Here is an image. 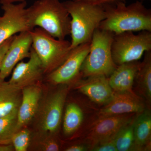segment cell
<instances>
[{
  "label": "cell",
  "mask_w": 151,
  "mask_h": 151,
  "mask_svg": "<svg viewBox=\"0 0 151 151\" xmlns=\"http://www.w3.org/2000/svg\"><path fill=\"white\" fill-rule=\"evenodd\" d=\"M114 34L98 28L93 33L89 53L81 68L84 77L102 75L108 77L117 65L112 58L111 45Z\"/></svg>",
  "instance_id": "4"
},
{
  "label": "cell",
  "mask_w": 151,
  "mask_h": 151,
  "mask_svg": "<svg viewBox=\"0 0 151 151\" xmlns=\"http://www.w3.org/2000/svg\"><path fill=\"white\" fill-rule=\"evenodd\" d=\"M14 36L9 38L7 40L5 41L4 43L0 45V68H1L4 56L5 55L7 50L8 49L10 45Z\"/></svg>",
  "instance_id": "27"
},
{
  "label": "cell",
  "mask_w": 151,
  "mask_h": 151,
  "mask_svg": "<svg viewBox=\"0 0 151 151\" xmlns=\"http://www.w3.org/2000/svg\"><path fill=\"white\" fill-rule=\"evenodd\" d=\"M27 2L3 5L0 17V45L17 34L33 29L30 22Z\"/></svg>",
  "instance_id": "7"
},
{
  "label": "cell",
  "mask_w": 151,
  "mask_h": 151,
  "mask_svg": "<svg viewBox=\"0 0 151 151\" xmlns=\"http://www.w3.org/2000/svg\"><path fill=\"white\" fill-rule=\"evenodd\" d=\"M91 145L88 143L85 144L74 145L65 149L66 151H85L90 150Z\"/></svg>",
  "instance_id": "28"
},
{
  "label": "cell",
  "mask_w": 151,
  "mask_h": 151,
  "mask_svg": "<svg viewBox=\"0 0 151 151\" xmlns=\"http://www.w3.org/2000/svg\"><path fill=\"white\" fill-rule=\"evenodd\" d=\"M29 60L27 62L19 63L12 70L9 81L11 84L21 87L33 84L42 76L44 70L42 63L32 47Z\"/></svg>",
  "instance_id": "12"
},
{
  "label": "cell",
  "mask_w": 151,
  "mask_h": 151,
  "mask_svg": "<svg viewBox=\"0 0 151 151\" xmlns=\"http://www.w3.org/2000/svg\"><path fill=\"white\" fill-rule=\"evenodd\" d=\"M42 150L46 151H59L60 146L59 144L54 139H49L42 144Z\"/></svg>",
  "instance_id": "26"
},
{
  "label": "cell",
  "mask_w": 151,
  "mask_h": 151,
  "mask_svg": "<svg viewBox=\"0 0 151 151\" xmlns=\"http://www.w3.org/2000/svg\"><path fill=\"white\" fill-rule=\"evenodd\" d=\"M41 94V89L34 84L22 88L21 102L17 113L18 130L31 121L35 115Z\"/></svg>",
  "instance_id": "15"
},
{
  "label": "cell",
  "mask_w": 151,
  "mask_h": 151,
  "mask_svg": "<svg viewBox=\"0 0 151 151\" xmlns=\"http://www.w3.org/2000/svg\"><path fill=\"white\" fill-rule=\"evenodd\" d=\"M83 2L90 4L102 6L114 5L120 2L126 3V0H74Z\"/></svg>",
  "instance_id": "25"
},
{
  "label": "cell",
  "mask_w": 151,
  "mask_h": 151,
  "mask_svg": "<svg viewBox=\"0 0 151 151\" xmlns=\"http://www.w3.org/2000/svg\"><path fill=\"white\" fill-rule=\"evenodd\" d=\"M83 120V113L77 104L70 103L66 106L63 122V130L67 135L72 134L81 126Z\"/></svg>",
  "instance_id": "20"
},
{
  "label": "cell",
  "mask_w": 151,
  "mask_h": 151,
  "mask_svg": "<svg viewBox=\"0 0 151 151\" xmlns=\"http://www.w3.org/2000/svg\"><path fill=\"white\" fill-rule=\"evenodd\" d=\"M27 0H0L1 3L2 5L6 4H14V3H22L26 1Z\"/></svg>",
  "instance_id": "30"
},
{
  "label": "cell",
  "mask_w": 151,
  "mask_h": 151,
  "mask_svg": "<svg viewBox=\"0 0 151 151\" xmlns=\"http://www.w3.org/2000/svg\"><path fill=\"white\" fill-rule=\"evenodd\" d=\"M68 90L65 86L62 87L49 98L42 118V127L44 131L54 133L59 129Z\"/></svg>",
  "instance_id": "14"
},
{
  "label": "cell",
  "mask_w": 151,
  "mask_h": 151,
  "mask_svg": "<svg viewBox=\"0 0 151 151\" xmlns=\"http://www.w3.org/2000/svg\"><path fill=\"white\" fill-rule=\"evenodd\" d=\"M134 119L132 122L122 127L113 136L117 151H133L134 146L133 121Z\"/></svg>",
  "instance_id": "22"
},
{
  "label": "cell",
  "mask_w": 151,
  "mask_h": 151,
  "mask_svg": "<svg viewBox=\"0 0 151 151\" xmlns=\"http://www.w3.org/2000/svg\"><path fill=\"white\" fill-rule=\"evenodd\" d=\"M18 109L0 117V144H11L12 138L19 130L17 128Z\"/></svg>",
  "instance_id": "21"
},
{
  "label": "cell",
  "mask_w": 151,
  "mask_h": 151,
  "mask_svg": "<svg viewBox=\"0 0 151 151\" xmlns=\"http://www.w3.org/2000/svg\"><path fill=\"white\" fill-rule=\"evenodd\" d=\"M105 18L99 26L100 29L114 34L125 32H151V10L137 1L129 5L120 2L104 6Z\"/></svg>",
  "instance_id": "1"
},
{
  "label": "cell",
  "mask_w": 151,
  "mask_h": 151,
  "mask_svg": "<svg viewBox=\"0 0 151 151\" xmlns=\"http://www.w3.org/2000/svg\"><path fill=\"white\" fill-rule=\"evenodd\" d=\"M32 47L42 63L45 72L50 73L65 61L71 50L70 42L55 38L39 27L31 31Z\"/></svg>",
  "instance_id": "5"
},
{
  "label": "cell",
  "mask_w": 151,
  "mask_h": 151,
  "mask_svg": "<svg viewBox=\"0 0 151 151\" xmlns=\"http://www.w3.org/2000/svg\"><path fill=\"white\" fill-rule=\"evenodd\" d=\"M139 1H141L142 2H143L145 1H151V0H139Z\"/></svg>",
  "instance_id": "31"
},
{
  "label": "cell",
  "mask_w": 151,
  "mask_h": 151,
  "mask_svg": "<svg viewBox=\"0 0 151 151\" xmlns=\"http://www.w3.org/2000/svg\"><path fill=\"white\" fill-rule=\"evenodd\" d=\"M145 106L139 97L129 92H114L113 98L97 113L98 118L128 113H139Z\"/></svg>",
  "instance_id": "11"
},
{
  "label": "cell",
  "mask_w": 151,
  "mask_h": 151,
  "mask_svg": "<svg viewBox=\"0 0 151 151\" xmlns=\"http://www.w3.org/2000/svg\"><path fill=\"white\" fill-rule=\"evenodd\" d=\"M22 97L21 87L0 80V117L18 109Z\"/></svg>",
  "instance_id": "18"
},
{
  "label": "cell",
  "mask_w": 151,
  "mask_h": 151,
  "mask_svg": "<svg viewBox=\"0 0 151 151\" xmlns=\"http://www.w3.org/2000/svg\"><path fill=\"white\" fill-rule=\"evenodd\" d=\"M32 46L31 31L20 32L14 36L0 68V80H4L19 61L29 57Z\"/></svg>",
  "instance_id": "9"
},
{
  "label": "cell",
  "mask_w": 151,
  "mask_h": 151,
  "mask_svg": "<svg viewBox=\"0 0 151 151\" xmlns=\"http://www.w3.org/2000/svg\"><path fill=\"white\" fill-rule=\"evenodd\" d=\"M134 146L133 151L151 150V115L150 109L137 113L133 121Z\"/></svg>",
  "instance_id": "17"
},
{
  "label": "cell",
  "mask_w": 151,
  "mask_h": 151,
  "mask_svg": "<svg viewBox=\"0 0 151 151\" xmlns=\"http://www.w3.org/2000/svg\"><path fill=\"white\" fill-rule=\"evenodd\" d=\"M31 24L37 27L55 38L65 40L70 35V15L59 0H37L28 8Z\"/></svg>",
  "instance_id": "2"
},
{
  "label": "cell",
  "mask_w": 151,
  "mask_h": 151,
  "mask_svg": "<svg viewBox=\"0 0 151 151\" xmlns=\"http://www.w3.org/2000/svg\"><path fill=\"white\" fill-rule=\"evenodd\" d=\"M90 46L89 42L72 49L65 61L49 73V81L58 85L68 84L77 80L82 76L81 66L89 53Z\"/></svg>",
  "instance_id": "8"
},
{
  "label": "cell",
  "mask_w": 151,
  "mask_h": 151,
  "mask_svg": "<svg viewBox=\"0 0 151 151\" xmlns=\"http://www.w3.org/2000/svg\"><path fill=\"white\" fill-rule=\"evenodd\" d=\"M151 50V32L142 31L135 35L132 32L114 34L111 45L112 58L119 65L138 61L146 51Z\"/></svg>",
  "instance_id": "6"
},
{
  "label": "cell",
  "mask_w": 151,
  "mask_h": 151,
  "mask_svg": "<svg viewBox=\"0 0 151 151\" xmlns=\"http://www.w3.org/2000/svg\"><path fill=\"white\" fill-rule=\"evenodd\" d=\"M63 3L71 18L70 49L91 42L94 32L106 17L104 8L74 0Z\"/></svg>",
  "instance_id": "3"
},
{
  "label": "cell",
  "mask_w": 151,
  "mask_h": 151,
  "mask_svg": "<svg viewBox=\"0 0 151 151\" xmlns=\"http://www.w3.org/2000/svg\"><path fill=\"white\" fill-rule=\"evenodd\" d=\"M135 114L137 113H128L98 118L87 134L86 140L91 147L96 143L109 139L116 134L122 127L132 122L135 117Z\"/></svg>",
  "instance_id": "10"
},
{
  "label": "cell",
  "mask_w": 151,
  "mask_h": 151,
  "mask_svg": "<svg viewBox=\"0 0 151 151\" xmlns=\"http://www.w3.org/2000/svg\"><path fill=\"white\" fill-rule=\"evenodd\" d=\"M14 150L12 144H0V151H12Z\"/></svg>",
  "instance_id": "29"
},
{
  "label": "cell",
  "mask_w": 151,
  "mask_h": 151,
  "mask_svg": "<svg viewBox=\"0 0 151 151\" xmlns=\"http://www.w3.org/2000/svg\"><path fill=\"white\" fill-rule=\"evenodd\" d=\"M144 60L140 63L135 80L138 90L145 98L149 105L151 101V50L145 53Z\"/></svg>",
  "instance_id": "19"
},
{
  "label": "cell",
  "mask_w": 151,
  "mask_h": 151,
  "mask_svg": "<svg viewBox=\"0 0 151 151\" xmlns=\"http://www.w3.org/2000/svg\"><path fill=\"white\" fill-rule=\"evenodd\" d=\"M140 63L138 60L126 63L117 66L108 78L113 92L134 93L132 87Z\"/></svg>",
  "instance_id": "16"
},
{
  "label": "cell",
  "mask_w": 151,
  "mask_h": 151,
  "mask_svg": "<svg viewBox=\"0 0 151 151\" xmlns=\"http://www.w3.org/2000/svg\"><path fill=\"white\" fill-rule=\"evenodd\" d=\"M113 136L109 139L96 143L91 147L93 151H118L116 148Z\"/></svg>",
  "instance_id": "24"
},
{
  "label": "cell",
  "mask_w": 151,
  "mask_h": 151,
  "mask_svg": "<svg viewBox=\"0 0 151 151\" xmlns=\"http://www.w3.org/2000/svg\"><path fill=\"white\" fill-rule=\"evenodd\" d=\"M77 83V88L94 103L106 105L113 98L114 92L108 78L104 75L92 76Z\"/></svg>",
  "instance_id": "13"
},
{
  "label": "cell",
  "mask_w": 151,
  "mask_h": 151,
  "mask_svg": "<svg viewBox=\"0 0 151 151\" xmlns=\"http://www.w3.org/2000/svg\"><path fill=\"white\" fill-rule=\"evenodd\" d=\"M30 134L29 130H19L12 138L11 143L16 151H26L29 147Z\"/></svg>",
  "instance_id": "23"
}]
</instances>
